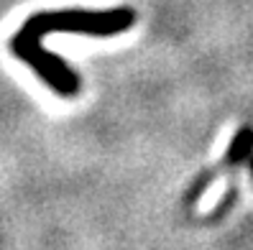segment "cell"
Masks as SVG:
<instances>
[{
  "instance_id": "cell-1",
  "label": "cell",
  "mask_w": 253,
  "mask_h": 250,
  "mask_svg": "<svg viewBox=\"0 0 253 250\" xmlns=\"http://www.w3.org/2000/svg\"><path fill=\"white\" fill-rule=\"evenodd\" d=\"M136 23V13L130 8H110V10H43L28 18L10 41L13 56L26 62L36 71V77L51 87L56 95L74 97L82 90V82L74 71L54 56L41 38L46 34H84V36H115Z\"/></svg>"
}]
</instances>
